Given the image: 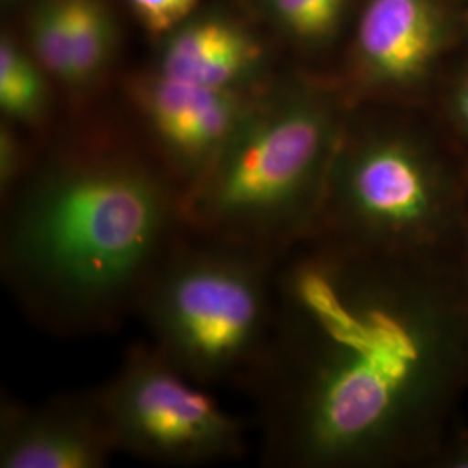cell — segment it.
<instances>
[{"mask_svg": "<svg viewBox=\"0 0 468 468\" xmlns=\"http://www.w3.org/2000/svg\"><path fill=\"white\" fill-rule=\"evenodd\" d=\"M30 37L38 65L67 90L71 79L69 0H46L34 13Z\"/></svg>", "mask_w": 468, "mask_h": 468, "instance_id": "cell-13", "label": "cell"}, {"mask_svg": "<svg viewBox=\"0 0 468 468\" xmlns=\"http://www.w3.org/2000/svg\"><path fill=\"white\" fill-rule=\"evenodd\" d=\"M278 259L186 229L137 305L146 342L197 384L245 388L272 332Z\"/></svg>", "mask_w": 468, "mask_h": 468, "instance_id": "cell-5", "label": "cell"}, {"mask_svg": "<svg viewBox=\"0 0 468 468\" xmlns=\"http://www.w3.org/2000/svg\"><path fill=\"white\" fill-rule=\"evenodd\" d=\"M115 454L94 388L38 404L2 399V468H104Z\"/></svg>", "mask_w": 468, "mask_h": 468, "instance_id": "cell-8", "label": "cell"}, {"mask_svg": "<svg viewBox=\"0 0 468 468\" xmlns=\"http://www.w3.org/2000/svg\"><path fill=\"white\" fill-rule=\"evenodd\" d=\"M34 158L25 151L15 129L7 122L0 139V198L5 197L28 172Z\"/></svg>", "mask_w": 468, "mask_h": 468, "instance_id": "cell-15", "label": "cell"}, {"mask_svg": "<svg viewBox=\"0 0 468 468\" xmlns=\"http://www.w3.org/2000/svg\"><path fill=\"white\" fill-rule=\"evenodd\" d=\"M71 79L75 100L90 92L106 71L113 49V27L100 0H69Z\"/></svg>", "mask_w": 468, "mask_h": 468, "instance_id": "cell-12", "label": "cell"}, {"mask_svg": "<svg viewBox=\"0 0 468 468\" xmlns=\"http://www.w3.org/2000/svg\"><path fill=\"white\" fill-rule=\"evenodd\" d=\"M448 133L468 156V68L452 80L444 96Z\"/></svg>", "mask_w": 468, "mask_h": 468, "instance_id": "cell-17", "label": "cell"}, {"mask_svg": "<svg viewBox=\"0 0 468 468\" xmlns=\"http://www.w3.org/2000/svg\"><path fill=\"white\" fill-rule=\"evenodd\" d=\"M243 390L264 467H429L468 392V259L303 236Z\"/></svg>", "mask_w": 468, "mask_h": 468, "instance_id": "cell-1", "label": "cell"}, {"mask_svg": "<svg viewBox=\"0 0 468 468\" xmlns=\"http://www.w3.org/2000/svg\"><path fill=\"white\" fill-rule=\"evenodd\" d=\"M262 94L212 89L154 75L131 100L150 133L154 156L183 197L214 165Z\"/></svg>", "mask_w": 468, "mask_h": 468, "instance_id": "cell-7", "label": "cell"}, {"mask_svg": "<svg viewBox=\"0 0 468 468\" xmlns=\"http://www.w3.org/2000/svg\"><path fill=\"white\" fill-rule=\"evenodd\" d=\"M311 233L371 250L468 259V156L450 133L347 112Z\"/></svg>", "mask_w": 468, "mask_h": 468, "instance_id": "cell-4", "label": "cell"}, {"mask_svg": "<svg viewBox=\"0 0 468 468\" xmlns=\"http://www.w3.org/2000/svg\"><path fill=\"white\" fill-rule=\"evenodd\" d=\"M185 233L183 191L156 156L69 146L0 198L2 283L46 334H112Z\"/></svg>", "mask_w": 468, "mask_h": 468, "instance_id": "cell-2", "label": "cell"}, {"mask_svg": "<svg viewBox=\"0 0 468 468\" xmlns=\"http://www.w3.org/2000/svg\"><path fill=\"white\" fill-rule=\"evenodd\" d=\"M48 73L11 40L0 46V108L9 123L40 131L50 113Z\"/></svg>", "mask_w": 468, "mask_h": 468, "instance_id": "cell-11", "label": "cell"}, {"mask_svg": "<svg viewBox=\"0 0 468 468\" xmlns=\"http://www.w3.org/2000/svg\"><path fill=\"white\" fill-rule=\"evenodd\" d=\"M198 0H131L151 32H167L185 19Z\"/></svg>", "mask_w": 468, "mask_h": 468, "instance_id": "cell-16", "label": "cell"}, {"mask_svg": "<svg viewBox=\"0 0 468 468\" xmlns=\"http://www.w3.org/2000/svg\"><path fill=\"white\" fill-rule=\"evenodd\" d=\"M446 38L439 0H368L357 27V79L377 94L415 92L432 75Z\"/></svg>", "mask_w": 468, "mask_h": 468, "instance_id": "cell-9", "label": "cell"}, {"mask_svg": "<svg viewBox=\"0 0 468 468\" xmlns=\"http://www.w3.org/2000/svg\"><path fill=\"white\" fill-rule=\"evenodd\" d=\"M429 467L468 468V432L467 429L456 425L450 437L444 441L442 448L437 452Z\"/></svg>", "mask_w": 468, "mask_h": 468, "instance_id": "cell-18", "label": "cell"}, {"mask_svg": "<svg viewBox=\"0 0 468 468\" xmlns=\"http://www.w3.org/2000/svg\"><path fill=\"white\" fill-rule=\"evenodd\" d=\"M349 0H272L284 28L299 38L323 40L334 34Z\"/></svg>", "mask_w": 468, "mask_h": 468, "instance_id": "cell-14", "label": "cell"}, {"mask_svg": "<svg viewBox=\"0 0 468 468\" xmlns=\"http://www.w3.org/2000/svg\"><path fill=\"white\" fill-rule=\"evenodd\" d=\"M118 452L168 467L231 463L249 452L245 421L148 342L133 344L94 388Z\"/></svg>", "mask_w": 468, "mask_h": 468, "instance_id": "cell-6", "label": "cell"}, {"mask_svg": "<svg viewBox=\"0 0 468 468\" xmlns=\"http://www.w3.org/2000/svg\"><path fill=\"white\" fill-rule=\"evenodd\" d=\"M261 58V48L243 30L222 19H203L172 37L158 75L212 89L253 92L250 82Z\"/></svg>", "mask_w": 468, "mask_h": 468, "instance_id": "cell-10", "label": "cell"}, {"mask_svg": "<svg viewBox=\"0 0 468 468\" xmlns=\"http://www.w3.org/2000/svg\"><path fill=\"white\" fill-rule=\"evenodd\" d=\"M347 112L334 90L309 82L262 94L183 197L186 229L282 255L316 220Z\"/></svg>", "mask_w": 468, "mask_h": 468, "instance_id": "cell-3", "label": "cell"}]
</instances>
